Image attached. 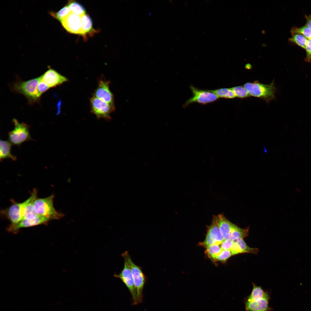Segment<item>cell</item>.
<instances>
[{
  "mask_svg": "<svg viewBox=\"0 0 311 311\" xmlns=\"http://www.w3.org/2000/svg\"><path fill=\"white\" fill-rule=\"evenodd\" d=\"M41 80V76L26 81L18 80L12 85V90L14 92L23 95L30 103L39 101L37 88Z\"/></svg>",
  "mask_w": 311,
  "mask_h": 311,
  "instance_id": "1",
  "label": "cell"
},
{
  "mask_svg": "<svg viewBox=\"0 0 311 311\" xmlns=\"http://www.w3.org/2000/svg\"><path fill=\"white\" fill-rule=\"evenodd\" d=\"M243 86L250 96L259 98L267 102L275 98L276 89L274 81L269 84H263L258 81L248 82Z\"/></svg>",
  "mask_w": 311,
  "mask_h": 311,
  "instance_id": "2",
  "label": "cell"
},
{
  "mask_svg": "<svg viewBox=\"0 0 311 311\" xmlns=\"http://www.w3.org/2000/svg\"><path fill=\"white\" fill-rule=\"evenodd\" d=\"M54 195L52 194L44 198H37L34 203V209L36 213L50 220L58 219L64 217V214L56 211L54 207Z\"/></svg>",
  "mask_w": 311,
  "mask_h": 311,
  "instance_id": "3",
  "label": "cell"
},
{
  "mask_svg": "<svg viewBox=\"0 0 311 311\" xmlns=\"http://www.w3.org/2000/svg\"><path fill=\"white\" fill-rule=\"evenodd\" d=\"M122 256L127 261L130 266L133 279L138 303H141L143 300V291L146 280V276L141 267L133 262L128 251L122 253Z\"/></svg>",
  "mask_w": 311,
  "mask_h": 311,
  "instance_id": "4",
  "label": "cell"
},
{
  "mask_svg": "<svg viewBox=\"0 0 311 311\" xmlns=\"http://www.w3.org/2000/svg\"><path fill=\"white\" fill-rule=\"evenodd\" d=\"M34 193L33 189L30 197L22 202L18 203L12 200V204L9 207L1 211L2 216L8 219L11 224H17L20 222L24 218L26 206L33 198Z\"/></svg>",
  "mask_w": 311,
  "mask_h": 311,
  "instance_id": "5",
  "label": "cell"
},
{
  "mask_svg": "<svg viewBox=\"0 0 311 311\" xmlns=\"http://www.w3.org/2000/svg\"><path fill=\"white\" fill-rule=\"evenodd\" d=\"M14 125L13 130L8 133L9 141L12 144L19 145L23 143L32 139L28 126L20 122L16 119L12 120Z\"/></svg>",
  "mask_w": 311,
  "mask_h": 311,
  "instance_id": "6",
  "label": "cell"
},
{
  "mask_svg": "<svg viewBox=\"0 0 311 311\" xmlns=\"http://www.w3.org/2000/svg\"><path fill=\"white\" fill-rule=\"evenodd\" d=\"M189 88L192 96L185 102L183 105L184 108L194 103L205 105L215 102L219 98L215 94L209 90L200 89L193 85H191Z\"/></svg>",
  "mask_w": 311,
  "mask_h": 311,
  "instance_id": "7",
  "label": "cell"
},
{
  "mask_svg": "<svg viewBox=\"0 0 311 311\" xmlns=\"http://www.w3.org/2000/svg\"><path fill=\"white\" fill-rule=\"evenodd\" d=\"M90 110L98 119L111 120V114L115 109V107L94 96L90 100Z\"/></svg>",
  "mask_w": 311,
  "mask_h": 311,
  "instance_id": "8",
  "label": "cell"
},
{
  "mask_svg": "<svg viewBox=\"0 0 311 311\" xmlns=\"http://www.w3.org/2000/svg\"><path fill=\"white\" fill-rule=\"evenodd\" d=\"M124 259V265L123 269L118 274H115L114 276L120 279L128 289L132 296V304L134 305L138 304L133 279L131 270L127 261Z\"/></svg>",
  "mask_w": 311,
  "mask_h": 311,
  "instance_id": "9",
  "label": "cell"
},
{
  "mask_svg": "<svg viewBox=\"0 0 311 311\" xmlns=\"http://www.w3.org/2000/svg\"><path fill=\"white\" fill-rule=\"evenodd\" d=\"M109 81L103 78L98 81V84L94 94V96L99 98L111 105L115 106L114 96L110 91Z\"/></svg>",
  "mask_w": 311,
  "mask_h": 311,
  "instance_id": "10",
  "label": "cell"
},
{
  "mask_svg": "<svg viewBox=\"0 0 311 311\" xmlns=\"http://www.w3.org/2000/svg\"><path fill=\"white\" fill-rule=\"evenodd\" d=\"M41 77V80L49 88L56 87L68 81L66 77L49 67L48 69Z\"/></svg>",
  "mask_w": 311,
  "mask_h": 311,
  "instance_id": "11",
  "label": "cell"
},
{
  "mask_svg": "<svg viewBox=\"0 0 311 311\" xmlns=\"http://www.w3.org/2000/svg\"><path fill=\"white\" fill-rule=\"evenodd\" d=\"M49 221L47 218L39 215L33 219H24L17 224L11 223L7 227V230L9 232L16 233L21 228L46 224Z\"/></svg>",
  "mask_w": 311,
  "mask_h": 311,
  "instance_id": "12",
  "label": "cell"
},
{
  "mask_svg": "<svg viewBox=\"0 0 311 311\" xmlns=\"http://www.w3.org/2000/svg\"><path fill=\"white\" fill-rule=\"evenodd\" d=\"M61 23L68 32L75 34H80L81 28V16L71 12Z\"/></svg>",
  "mask_w": 311,
  "mask_h": 311,
  "instance_id": "13",
  "label": "cell"
},
{
  "mask_svg": "<svg viewBox=\"0 0 311 311\" xmlns=\"http://www.w3.org/2000/svg\"><path fill=\"white\" fill-rule=\"evenodd\" d=\"M270 296L258 301L245 300L244 304L246 311H270L271 308L269 305Z\"/></svg>",
  "mask_w": 311,
  "mask_h": 311,
  "instance_id": "14",
  "label": "cell"
},
{
  "mask_svg": "<svg viewBox=\"0 0 311 311\" xmlns=\"http://www.w3.org/2000/svg\"><path fill=\"white\" fill-rule=\"evenodd\" d=\"M217 217L218 225L222 236L225 240H229L234 223L228 220L223 214L219 215Z\"/></svg>",
  "mask_w": 311,
  "mask_h": 311,
  "instance_id": "15",
  "label": "cell"
},
{
  "mask_svg": "<svg viewBox=\"0 0 311 311\" xmlns=\"http://www.w3.org/2000/svg\"><path fill=\"white\" fill-rule=\"evenodd\" d=\"M81 28L80 35L85 38L88 35H92L97 31L93 27L92 20L90 16L86 14L81 17Z\"/></svg>",
  "mask_w": 311,
  "mask_h": 311,
  "instance_id": "16",
  "label": "cell"
},
{
  "mask_svg": "<svg viewBox=\"0 0 311 311\" xmlns=\"http://www.w3.org/2000/svg\"><path fill=\"white\" fill-rule=\"evenodd\" d=\"M208 232L216 241L217 244H221L225 240L222 236L218 225L217 216H214L212 223L209 227Z\"/></svg>",
  "mask_w": 311,
  "mask_h": 311,
  "instance_id": "17",
  "label": "cell"
},
{
  "mask_svg": "<svg viewBox=\"0 0 311 311\" xmlns=\"http://www.w3.org/2000/svg\"><path fill=\"white\" fill-rule=\"evenodd\" d=\"M0 159L1 161L6 158H10L15 160L16 157L11 152V143L7 141L0 140Z\"/></svg>",
  "mask_w": 311,
  "mask_h": 311,
  "instance_id": "18",
  "label": "cell"
},
{
  "mask_svg": "<svg viewBox=\"0 0 311 311\" xmlns=\"http://www.w3.org/2000/svg\"><path fill=\"white\" fill-rule=\"evenodd\" d=\"M249 227L242 229L234 224L230 232L229 240L234 241L239 238H243L248 235Z\"/></svg>",
  "mask_w": 311,
  "mask_h": 311,
  "instance_id": "19",
  "label": "cell"
},
{
  "mask_svg": "<svg viewBox=\"0 0 311 311\" xmlns=\"http://www.w3.org/2000/svg\"><path fill=\"white\" fill-rule=\"evenodd\" d=\"M33 196L25 208L24 219H33L36 218L39 215L36 213L34 209V203L35 200L37 198V190L34 189Z\"/></svg>",
  "mask_w": 311,
  "mask_h": 311,
  "instance_id": "20",
  "label": "cell"
},
{
  "mask_svg": "<svg viewBox=\"0 0 311 311\" xmlns=\"http://www.w3.org/2000/svg\"><path fill=\"white\" fill-rule=\"evenodd\" d=\"M253 288L251 293L246 298L252 300L262 299L269 296L268 293L264 291L260 286H258L252 283Z\"/></svg>",
  "mask_w": 311,
  "mask_h": 311,
  "instance_id": "21",
  "label": "cell"
},
{
  "mask_svg": "<svg viewBox=\"0 0 311 311\" xmlns=\"http://www.w3.org/2000/svg\"><path fill=\"white\" fill-rule=\"evenodd\" d=\"M67 5L71 13L81 17L86 14L84 7L80 3L73 1H69Z\"/></svg>",
  "mask_w": 311,
  "mask_h": 311,
  "instance_id": "22",
  "label": "cell"
},
{
  "mask_svg": "<svg viewBox=\"0 0 311 311\" xmlns=\"http://www.w3.org/2000/svg\"><path fill=\"white\" fill-rule=\"evenodd\" d=\"M209 90L215 94L219 98L232 99L236 97L230 88H223Z\"/></svg>",
  "mask_w": 311,
  "mask_h": 311,
  "instance_id": "23",
  "label": "cell"
},
{
  "mask_svg": "<svg viewBox=\"0 0 311 311\" xmlns=\"http://www.w3.org/2000/svg\"><path fill=\"white\" fill-rule=\"evenodd\" d=\"M222 250L221 246L215 244L207 247L205 253L209 258L215 260Z\"/></svg>",
  "mask_w": 311,
  "mask_h": 311,
  "instance_id": "24",
  "label": "cell"
},
{
  "mask_svg": "<svg viewBox=\"0 0 311 311\" xmlns=\"http://www.w3.org/2000/svg\"><path fill=\"white\" fill-rule=\"evenodd\" d=\"M71 12L68 7L66 5L61 9L58 12H51L50 14L53 17L61 22Z\"/></svg>",
  "mask_w": 311,
  "mask_h": 311,
  "instance_id": "25",
  "label": "cell"
},
{
  "mask_svg": "<svg viewBox=\"0 0 311 311\" xmlns=\"http://www.w3.org/2000/svg\"><path fill=\"white\" fill-rule=\"evenodd\" d=\"M234 241L236 242L239 245L242 253H249L256 254L258 252V249L251 248L249 246L243 238H239Z\"/></svg>",
  "mask_w": 311,
  "mask_h": 311,
  "instance_id": "26",
  "label": "cell"
},
{
  "mask_svg": "<svg viewBox=\"0 0 311 311\" xmlns=\"http://www.w3.org/2000/svg\"><path fill=\"white\" fill-rule=\"evenodd\" d=\"M231 88L235 97L243 98L250 96L248 91L243 86H238Z\"/></svg>",
  "mask_w": 311,
  "mask_h": 311,
  "instance_id": "27",
  "label": "cell"
},
{
  "mask_svg": "<svg viewBox=\"0 0 311 311\" xmlns=\"http://www.w3.org/2000/svg\"><path fill=\"white\" fill-rule=\"evenodd\" d=\"M293 32L296 33L293 34L292 38L290 39V40L295 42L303 48L306 49V44L308 40L303 35L294 32Z\"/></svg>",
  "mask_w": 311,
  "mask_h": 311,
  "instance_id": "28",
  "label": "cell"
},
{
  "mask_svg": "<svg viewBox=\"0 0 311 311\" xmlns=\"http://www.w3.org/2000/svg\"><path fill=\"white\" fill-rule=\"evenodd\" d=\"M294 31L301 34L308 39H311V30L307 26L294 30Z\"/></svg>",
  "mask_w": 311,
  "mask_h": 311,
  "instance_id": "29",
  "label": "cell"
},
{
  "mask_svg": "<svg viewBox=\"0 0 311 311\" xmlns=\"http://www.w3.org/2000/svg\"><path fill=\"white\" fill-rule=\"evenodd\" d=\"M231 256H232V255L230 250H223L215 260L225 262Z\"/></svg>",
  "mask_w": 311,
  "mask_h": 311,
  "instance_id": "30",
  "label": "cell"
},
{
  "mask_svg": "<svg viewBox=\"0 0 311 311\" xmlns=\"http://www.w3.org/2000/svg\"><path fill=\"white\" fill-rule=\"evenodd\" d=\"M49 88L44 83L40 80L37 88L38 96L40 98L41 95L48 90Z\"/></svg>",
  "mask_w": 311,
  "mask_h": 311,
  "instance_id": "31",
  "label": "cell"
},
{
  "mask_svg": "<svg viewBox=\"0 0 311 311\" xmlns=\"http://www.w3.org/2000/svg\"><path fill=\"white\" fill-rule=\"evenodd\" d=\"M215 244H217L216 241L208 232L205 240L202 243V244L207 247Z\"/></svg>",
  "mask_w": 311,
  "mask_h": 311,
  "instance_id": "32",
  "label": "cell"
},
{
  "mask_svg": "<svg viewBox=\"0 0 311 311\" xmlns=\"http://www.w3.org/2000/svg\"><path fill=\"white\" fill-rule=\"evenodd\" d=\"M234 242L230 240H224L221 244L223 250H230L232 247Z\"/></svg>",
  "mask_w": 311,
  "mask_h": 311,
  "instance_id": "33",
  "label": "cell"
},
{
  "mask_svg": "<svg viewBox=\"0 0 311 311\" xmlns=\"http://www.w3.org/2000/svg\"><path fill=\"white\" fill-rule=\"evenodd\" d=\"M234 242V244L230 250L232 256L238 254L242 253L241 250L238 244L235 241Z\"/></svg>",
  "mask_w": 311,
  "mask_h": 311,
  "instance_id": "34",
  "label": "cell"
},
{
  "mask_svg": "<svg viewBox=\"0 0 311 311\" xmlns=\"http://www.w3.org/2000/svg\"><path fill=\"white\" fill-rule=\"evenodd\" d=\"M308 55L311 54V39L308 40L305 49Z\"/></svg>",
  "mask_w": 311,
  "mask_h": 311,
  "instance_id": "35",
  "label": "cell"
},
{
  "mask_svg": "<svg viewBox=\"0 0 311 311\" xmlns=\"http://www.w3.org/2000/svg\"><path fill=\"white\" fill-rule=\"evenodd\" d=\"M306 26L311 30V17L307 18Z\"/></svg>",
  "mask_w": 311,
  "mask_h": 311,
  "instance_id": "36",
  "label": "cell"
},
{
  "mask_svg": "<svg viewBox=\"0 0 311 311\" xmlns=\"http://www.w3.org/2000/svg\"><path fill=\"white\" fill-rule=\"evenodd\" d=\"M263 150H264V152L265 153H268V150H267V149H266V147H263Z\"/></svg>",
  "mask_w": 311,
  "mask_h": 311,
  "instance_id": "37",
  "label": "cell"
},
{
  "mask_svg": "<svg viewBox=\"0 0 311 311\" xmlns=\"http://www.w3.org/2000/svg\"><path fill=\"white\" fill-rule=\"evenodd\" d=\"M246 68L249 67V69L251 67V66L250 64H247L246 65Z\"/></svg>",
  "mask_w": 311,
  "mask_h": 311,
  "instance_id": "38",
  "label": "cell"
},
{
  "mask_svg": "<svg viewBox=\"0 0 311 311\" xmlns=\"http://www.w3.org/2000/svg\"><path fill=\"white\" fill-rule=\"evenodd\" d=\"M308 55H309L308 56H310V57L311 58V54Z\"/></svg>",
  "mask_w": 311,
  "mask_h": 311,
  "instance_id": "39",
  "label": "cell"
}]
</instances>
